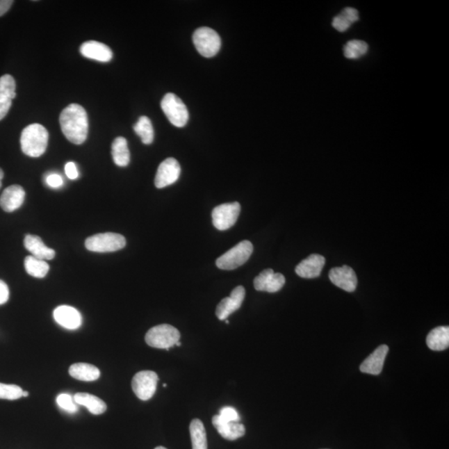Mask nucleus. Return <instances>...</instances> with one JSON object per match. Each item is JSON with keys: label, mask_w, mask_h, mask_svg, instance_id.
Segmentation results:
<instances>
[{"label": "nucleus", "mask_w": 449, "mask_h": 449, "mask_svg": "<svg viewBox=\"0 0 449 449\" xmlns=\"http://www.w3.org/2000/svg\"><path fill=\"white\" fill-rule=\"evenodd\" d=\"M3 179V172L1 168H0V188L2 186V180Z\"/></svg>", "instance_id": "nucleus-39"}, {"label": "nucleus", "mask_w": 449, "mask_h": 449, "mask_svg": "<svg viewBox=\"0 0 449 449\" xmlns=\"http://www.w3.org/2000/svg\"><path fill=\"white\" fill-rule=\"evenodd\" d=\"M54 318L59 325L67 329H77L83 322L82 316L79 311L69 306H60L55 309Z\"/></svg>", "instance_id": "nucleus-15"}, {"label": "nucleus", "mask_w": 449, "mask_h": 449, "mask_svg": "<svg viewBox=\"0 0 449 449\" xmlns=\"http://www.w3.org/2000/svg\"><path fill=\"white\" fill-rule=\"evenodd\" d=\"M252 253L253 245L251 241L243 240L220 256L215 261V264L221 270H235L244 265Z\"/></svg>", "instance_id": "nucleus-4"}, {"label": "nucleus", "mask_w": 449, "mask_h": 449, "mask_svg": "<svg viewBox=\"0 0 449 449\" xmlns=\"http://www.w3.org/2000/svg\"><path fill=\"white\" fill-rule=\"evenodd\" d=\"M13 3H14V1H12V0H0V17L6 14Z\"/></svg>", "instance_id": "nucleus-38"}, {"label": "nucleus", "mask_w": 449, "mask_h": 449, "mask_svg": "<svg viewBox=\"0 0 449 449\" xmlns=\"http://www.w3.org/2000/svg\"><path fill=\"white\" fill-rule=\"evenodd\" d=\"M65 173L67 177L71 180L77 179L79 177L78 168L74 163L70 162L65 165Z\"/></svg>", "instance_id": "nucleus-37"}, {"label": "nucleus", "mask_w": 449, "mask_h": 449, "mask_svg": "<svg viewBox=\"0 0 449 449\" xmlns=\"http://www.w3.org/2000/svg\"><path fill=\"white\" fill-rule=\"evenodd\" d=\"M57 404L61 409L67 411L70 413H75L78 410L77 405L71 395L67 393H61L57 397Z\"/></svg>", "instance_id": "nucleus-31"}, {"label": "nucleus", "mask_w": 449, "mask_h": 449, "mask_svg": "<svg viewBox=\"0 0 449 449\" xmlns=\"http://www.w3.org/2000/svg\"><path fill=\"white\" fill-rule=\"evenodd\" d=\"M388 352L389 347L386 345L379 346L370 357L364 359V361L359 367L360 371L373 375H380Z\"/></svg>", "instance_id": "nucleus-18"}, {"label": "nucleus", "mask_w": 449, "mask_h": 449, "mask_svg": "<svg viewBox=\"0 0 449 449\" xmlns=\"http://www.w3.org/2000/svg\"><path fill=\"white\" fill-rule=\"evenodd\" d=\"M193 43L199 54L205 58L214 57L222 46L221 38L213 28L203 27L193 35Z\"/></svg>", "instance_id": "nucleus-7"}, {"label": "nucleus", "mask_w": 449, "mask_h": 449, "mask_svg": "<svg viewBox=\"0 0 449 449\" xmlns=\"http://www.w3.org/2000/svg\"><path fill=\"white\" fill-rule=\"evenodd\" d=\"M74 400L76 404L86 407L92 414L99 415L104 414L107 409V405H106L105 402L99 399V397L90 395V393H76Z\"/></svg>", "instance_id": "nucleus-23"}, {"label": "nucleus", "mask_w": 449, "mask_h": 449, "mask_svg": "<svg viewBox=\"0 0 449 449\" xmlns=\"http://www.w3.org/2000/svg\"><path fill=\"white\" fill-rule=\"evenodd\" d=\"M325 265V259L323 256L313 254V255L308 256L307 259L303 260L296 266L295 273L302 278L313 279L319 277Z\"/></svg>", "instance_id": "nucleus-16"}, {"label": "nucleus", "mask_w": 449, "mask_h": 449, "mask_svg": "<svg viewBox=\"0 0 449 449\" xmlns=\"http://www.w3.org/2000/svg\"><path fill=\"white\" fill-rule=\"evenodd\" d=\"M23 389L18 385L0 383V399L16 400L23 397Z\"/></svg>", "instance_id": "nucleus-30"}, {"label": "nucleus", "mask_w": 449, "mask_h": 449, "mask_svg": "<svg viewBox=\"0 0 449 449\" xmlns=\"http://www.w3.org/2000/svg\"><path fill=\"white\" fill-rule=\"evenodd\" d=\"M181 343L180 341H179V342L177 343L176 345L177 346H181Z\"/></svg>", "instance_id": "nucleus-42"}, {"label": "nucleus", "mask_w": 449, "mask_h": 449, "mask_svg": "<svg viewBox=\"0 0 449 449\" xmlns=\"http://www.w3.org/2000/svg\"><path fill=\"white\" fill-rule=\"evenodd\" d=\"M154 449H168V448H164V447H162V446H159V447H156V448H154Z\"/></svg>", "instance_id": "nucleus-41"}, {"label": "nucleus", "mask_w": 449, "mask_h": 449, "mask_svg": "<svg viewBox=\"0 0 449 449\" xmlns=\"http://www.w3.org/2000/svg\"><path fill=\"white\" fill-rule=\"evenodd\" d=\"M83 57L93 60L108 63L112 60L113 52L108 46L97 41H88L80 47Z\"/></svg>", "instance_id": "nucleus-19"}, {"label": "nucleus", "mask_w": 449, "mask_h": 449, "mask_svg": "<svg viewBox=\"0 0 449 449\" xmlns=\"http://www.w3.org/2000/svg\"><path fill=\"white\" fill-rule=\"evenodd\" d=\"M368 46L366 42L359 40H350L344 47L346 58L359 59L368 53Z\"/></svg>", "instance_id": "nucleus-29"}, {"label": "nucleus", "mask_w": 449, "mask_h": 449, "mask_svg": "<svg viewBox=\"0 0 449 449\" xmlns=\"http://www.w3.org/2000/svg\"><path fill=\"white\" fill-rule=\"evenodd\" d=\"M24 268L28 275L35 278L45 277L49 270V266L45 261L38 259L33 256L25 258Z\"/></svg>", "instance_id": "nucleus-27"}, {"label": "nucleus", "mask_w": 449, "mask_h": 449, "mask_svg": "<svg viewBox=\"0 0 449 449\" xmlns=\"http://www.w3.org/2000/svg\"><path fill=\"white\" fill-rule=\"evenodd\" d=\"M220 417L227 422H240V417L237 411L233 407H224L220 410Z\"/></svg>", "instance_id": "nucleus-32"}, {"label": "nucleus", "mask_w": 449, "mask_h": 449, "mask_svg": "<svg viewBox=\"0 0 449 449\" xmlns=\"http://www.w3.org/2000/svg\"><path fill=\"white\" fill-rule=\"evenodd\" d=\"M351 24L345 17L341 14L334 17L332 22V26L338 32H345L350 28Z\"/></svg>", "instance_id": "nucleus-33"}, {"label": "nucleus", "mask_w": 449, "mask_h": 449, "mask_svg": "<svg viewBox=\"0 0 449 449\" xmlns=\"http://www.w3.org/2000/svg\"><path fill=\"white\" fill-rule=\"evenodd\" d=\"M427 347L434 351H443L449 346V327L439 326L432 329L426 338Z\"/></svg>", "instance_id": "nucleus-22"}, {"label": "nucleus", "mask_w": 449, "mask_h": 449, "mask_svg": "<svg viewBox=\"0 0 449 449\" xmlns=\"http://www.w3.org/2000/svg\"><path fill=\"white\" fill-rule=\"evenodd\" d=\"M163 111L172 125L183 128L188 124L189 113L188 108L174 93H168L161 103Z\"/></svg>", "instance_id": "nucleus-6"}, {"label": "nucleus", "mask_w": 449, "mask_h": 449, "mask_svg": "<svg viewBox=\"0 0 449 449\" xmlns=\"http://www.w3.org/2000/svg\"><path fill=\"white\" fill-rule=\"evenodd\" d=\"M25 192L22 186L12 185L3 190L0 197V206L6 213L19 209L23 205Z\"/></svg>", "instance_id": "nucleus-17"}, {"label": "nucleus", "mask_w": 449, "mask_h": 449, "mask_svg": "<svg viewBox=\"0 0 449 449\" xmlns=\"http://www.w3.org/2000/svg\"><path fill=\"white\" fill-rule=\"evenodd\" d=\"M112 155L114 163L118 167L124 168L130 163V152L128 142L124 138L118 137L112 144Z\"/></svg>", "instance_id": "nucleus-25"}, {"label": "nucleus", "mask_w": 449, "mask_h": 449, "mask_svg": "<svg viewBox=\"0 0 449 449\" xmlns=\"http://www.w3.org/2000/svg\"><path fill=\"white\" fill-rule=\"evenodd\" d=\"M16 83L11 75L6 74L0 78V120L10 111L12 100L16 97Z\"/></svg>", "instance_id": "nucleus-14"}, {"label": "nucleus", "mask_w": 449, "mask_h": 449, "mask_svg": "<svg viewBox=\"0 0 449 449\" xmlns=\"http://www.w3.org/2000/svg\"><path fill=\"white\" fill-rule=\"evenodd\" d=\"M213 423L220 435L224 439L231 440V441L243 437L245 434V426L243 423L224 421L219 414L213 416Z\"/></svg>", "instance_id": "nucleus-20"}, {"label": "nucleus", "mask_w": 449, "mask_h": 449, "mask_svg": "<svg viewBox=\"0 0 449 449\" xmlns=\"http://www.w3.org/2000/svg\"><path fill=\"white\" fill-rule=\"evenodd\" d=\"M126 239L124 236L117 233H101L88 237L85 247L88 251L99 253H108L120 251L124 248Z\"/></svg>", "instance_id": "nucleus-5"}, {"label": "nucleus", "mask_w": 449, "mask_h": 449, "mask_svg": "<svg viewBox=\"0 0 449 449\" xmlns=\"http://www.w3.org/2000/svg\"><path fill=\"white\" fill-rule=\"evenodd\" d=\"M190 434L193 449H207L206 430L200 419L195 418L190 422Z\"/></svg>", "instance_id": "nucleus-26"}, {"label": "nucleus", "mask_w": 449, "mask_h": 449, "mask_svg": "<svg viewBox=\"0 0 449 449\" xmlns=\"http://www.w3.org/2000/svg\"><path fill=\"white\" fill-rule=\"evenodd\" d=\"M8 299H10V290L7 284L0 279V306L6 304Z\"/></svg>", "instance_id": "nucleus-36"}, {"label": "nucleus", "mask_w": 449, "mask_h": 449, "mask_svg": "<svg viewBox=\"0 0 449 449\" xmlns=\"http://www.w3.org/2000/svg\"><path fill=\"white\" fill-rule=\"evenodd\" d=\"M163 387H164V388H166V387H167V384H163Z\"/></svg>", "instance_id": "nucleus-43"}, {"label": "nucleus", "mask_w": 449, "mask_h": 449, "mask_svg": "<svg viewBox=\"0 0 449 449\" xmlns=\"http://www.w3.org/2000/svg\"><path fill=\"white\" fill-rule=\"evenodd\" d=\"M49 132L39 124L26 126L21 134V148L25 155L31 158H39L43 155L48 147Z\"/></svg>", "instance_id": "nucleus-2"}, {"label": "nucleus", "mask_w": 449, "mask_h": 449, "mask_svg": "<svg viewBox=\"0 0 449 449\" xmlns=\"http://www.w3.org/2000/svg\"><path fill=\"white\" fill-rule=\"evenodd\" d=\"M24 247L33 256L43 261L53 260L55 252L53 249L46 247L40 236L27 235L24 238Z\"/></svg>", "instance_id": "nucleus-21"}, {"label": "nucleus", "mask_w": 449, "mask_h": 449, "mask_svg": "<svg viewBox=\"0 0 449 449\" xmlns=\"http://www.w3.org/2000/svg\"><path fill=\"white\" fill-rule=\"evenodd\" d=\"M181 174V167L175 158H169L158 167L155 177V186L156 188H164L166 186L172 185L179 179Z\"/></svg>", "instance_id": "nucleus-10"}, {"label": "nucleus", "mask_w": 449, "mask_h": 449, "mask_svg": "<svg viewBox=\"0 0 449 449\" xmlns=\"http://www.w3.org/2000/svg\"><path fill=\"white\" fill-rule=\"evenodd\" d=\"M61 129L69 141L77 145L86 141L88 133V117L81 105L72 104L63 110L59 117Z\"/></svg>", "instance_id": "nucleus-1"}, {"label": "nucleus", "mask_w": 449, "mask_h": 449, "mask_svg": "<svg viewBox=\"0 0 449 449\" xmlns=\"http://www.w3.org/2000/svg\"><path fill=\"white\" fill-rule=\"evenodd\" d=\"M341 14L344 15L352 24L357 22L359 19L357 10H355L354 8H345V10L341 12Z\"/></svg>", "instance_id": "nucleus-35"}, {"label": "nucleus", "mask_w": 449, "mask_h": 449, "mask_svg": "<svg viewBox=\"0 0 449 449\" xmlns=\"http://www.w3.org/2000/svg\"><path fill=\"white\" fill-rule=\"evenodd\" d=\"M240 213V205L238 202L224 203L213 211V222L219 231H226L236 224Z\"/></svg>", "instance_id": "nucleus-9"}, {"label": "nucleus", "mask_w": 449, "mask_h": 449, "mask_svg": "<svg viewBox=\"0 0 449 449\" xmlns=\"http://www.w3.org/2000/svg\"><path fill=\"white\" fill-rule=\"evenodd\" d=\"M286 284V278L281 273H275L272 269H266L254 279V287L258 291L275 293L281 291Z\"/></svg>", "instance_id": "nucleus-11"}, {"label": "nucleus", "mask_w": 449, "mask_h": 449, "mask_svg": "<svg viewBox=\"0 0 449 449\" xmlns=\"http://www.w3.org/2000/svg\"><path fill=\"white\" fill-rule=\"evenodd\" d=\"M29 395L28 392L27 391H24L23 392V397H28Z\"/></svg>", "instance_id": "nucleus-40"}, {"label": "nucleus", "mask_w": 449, "mask_h": 449, "mask_svg": "<svg viewBox=\"0 0 449 449\" xmlns=\"http://www.w3.org/2000/svg\"><path fill=\"white\" fill-rule=\"evenodd\" d=\"M245 296V290L243 286H239L231 291L229 297L224 298L218 304L215 315L220 320H226L233 313L239 310L243 304Z\"/></svg>", "instance_id": "nucleus-12"}, {"label": "nucleus", "mask_w": 449, "mask_h": 449, "mask_svg": "<svg viewBox=\"0 0 449 449\" xmlns=\"http://www.w3.org/2000/svg\"><path fill=\"white\" fill-rule=\"evenodd\" d=\"M180 338L179 329L172 325L163 324L154 326L148 330L145 341L152 348L168 350L180 341Z\"/></svg>", "instance_id": "nucleus-3"}, {"label": "nucleus", "mask_w": 449, "mask_h": 449, "mask_svg": "<svg viewBox=\"0 0 449 449\" xmlns=\"http://www.w3.org/2000/svg\"><path fill=\"white\" fill-rule=\"evenodd\" d=\"M330 281L334 286L347 292H354L358 285L357 275L354 270L348 266L330 270L329 273Z\"/></svg>", "instance_id": "nucleus-13"}, {"label": "nucleus", "mask_w": 449, "mask_h": 449, "mask_svg": "<svg viewBox=\"0 0 449 449\" xmlns=\"http://www.w3.org/2000/svg\"><path fill=\"white\" fill-rule=\"evenodd\" d=\"M135 133H137L144 144H151L154 139V130L152 122L146 116L139 118L137 124L133 126Z\"/></svg>", "instance_id": "nucleus-28"}, {"label": "nucleus", "mask_w": 449, "mask_h": 449, "mask_svg": "<svg viewBox=\"0 0 449 449\" xmlns=\"http://www.w3.org/2000/svg\"><path fill=\"white\" fill-rule=\"evenodd\" d=\"M70 375L76 379L90 382L99 378L100 371L92 364L78 363L70 366Z\"/></svg>", "instance_id": "nucleus-24"}, {"label": "nucleus", "mask_w": 449, "mask_h": 449, "mask_svg": "<svg viewBox=\"0 0 449 449\" xmlns=\"http://www.w3.org/2000/svg\"><path fill=\"white\" fill-rule=\"evenodd\" d=\"M46 182L47 184L52 188H59L63 184L62 177L56 174V173H54V174H50L47 177Z\"/></svg>", "instance_id": "nucleus-34"}, {"label": "nucleus", "mask_w": 449, "mask_h": 449, "mask_svg": "<svg viewBox=\"0 0 449 449\" xmlns=\"http://www.w3.org/2000/svg\"><path fill=\"white\" fill-rule=\"evenodd\" d=\"M158 376L154 371L144 370L136 374L132 381L133 391L139 400L147 401L155 395Z\"/></svg>", "instance_id": "nucleus-8"}]
</instances>
